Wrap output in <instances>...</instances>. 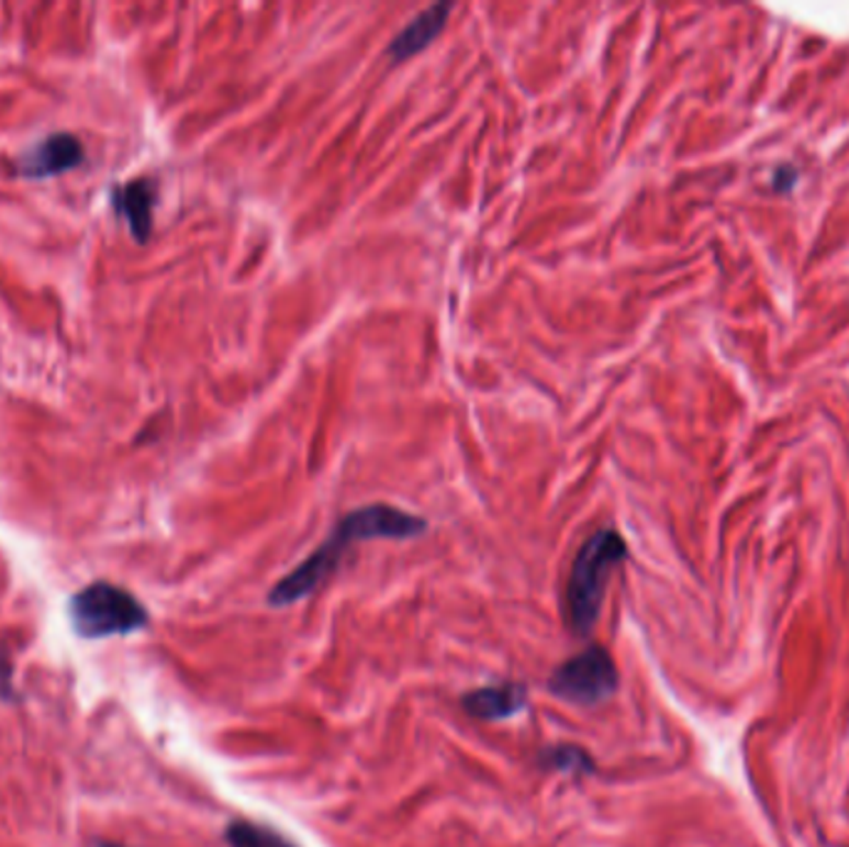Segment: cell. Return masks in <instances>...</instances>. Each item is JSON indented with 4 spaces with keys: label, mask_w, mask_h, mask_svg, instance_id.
<instances>
[{
    "label": "cell",
    "mask_w": 849,
    "mask_h": 847,
    "mask_svg": "<svg viewBox=\"0 0 849 847\" xmlns=\"http://www.w3.org/2000/svg\"><path fill=\"white\" fill-rule=\"evenodd\" d=\"M94 847H125V845H114V843H94Z\"/></svg>",
    "instance_id": "13"
},
{
    "label": "cell",
    "mask_w": 849,
    "mask_h": 847,
    "mask_svg": "<svg viewBox=\"0 0 849 847\" xmlns=\"http://www.w3.org/2000/svg\"><path fill=\"white\" fill-rule=\"evenodd\" d=\"M541 764L547 768L561 770V773H591L594 770V760L579 746H557L541 754Z\"/></svg>",
    "instance_id": "10"
},
{
    "label": "cell",
    "mask_w": 849,
    "mask_h": 847,
    "mask_svg": "<svg viewBox=\"0 0 849 847\" xmlns=\"http://www.w3.org/2000/svg\"><path fill=\"white\" fill-rule=\"evenodd\" d=\"M618 689V671L604 646L591 644L584 651L559 664L549 679V691L571 706H599Z\"/></svg>",
    "instance_id": "4"
},
{
    "label": "cell",
    "mask_w": 849,
    "mask_h": 847,
    "mask_svg": "<svg viewBox=\"0 0 849 847\" xmlns=\"http://www.w3.org/2000/svg\"><path fill=\"white\" fill-rule=\"evenodd\" d=\"M110 202L114 214L127 222L135 242L145 244L152 236V212H155L157 202V185L147 177L130 179L125 185L112 187Z\"/></svg>",
    "instance_id": "6"
},
{
    "label": "cell",
    "mask_w": 849,
    "mask_h": 847,
    "mask_svg": "<svg viewBox=\"0 0 849 847\" xmlns=\"http://www.w3.org/2000/svg\"><path fill=\"white\" fill-rule=\"evenodd\" d=\"M775 179H780V182H775L778 189H790L795 185V172L790 167H782V169H778Z\"/></svg>",
    "instance_id": "12"
},
{
    "label": "cell",
    "mask_w": 849,
    "mask_h": 847,
    "mask_svg": "<svg viewBox=\"0 0 849 847\" xmlns=\"http://www.w3.org/2000/svg\"><path fill=\"white\" fill-rule=\"evenodd\" d=\"M427 530V522L423 517L405 512L393 504L373 502L362 504L358 510H350L348 515H343L336 527L328 535V539L313 551L311 557L301 561L299 567L281 577L269 592V604L281 609L291 606L301 599H309L316 594L319 589L336 575L340 567L343 555L356 545V542L368 539H413L420 537Z\"/></svg>",
    "instance_id": "1"
},
{
    "label": "cell",
    "mask_w": 849,
    "mask_h": 847,
    "mask_svg": "<svg viewBox=\"0 0 849 847\" xmlns=\"http://www.w3.org/2000/svg\"><path fill=\"white\" fill-rule=\"evenodd\" d=\"M450 13H453L450 3H435L431 8H425V11H420L413 21H410L403 31L393 37V43L388 45L390 58L395 63H403L413 58V55L423 53L425 47L445 31V23L447 18H450Z\"/></svg>",
    "instance_id": "8"
},
{
    "label": "cell",
    "mask_w": 849,
    "mask_h": 847,
    "mask_svg": "<svg viewBox=\"0 0 849 847\" xmlns=\"http://www.w3.org/2000/svg\"><path fill=\"white\" fill-rule=\"evenodd\" d=\"M72 629L82 639H108L145 629L149 614L127 589L110 582H92L70 599Z\"/></svg>",
    "instance_id": "3"
},
{
    "label": "cell",
    "mask_w": 849,
    "mask_h": 847,
    "mask_svg": "<svg viewBox=\"0 0 849 847\" xmlns=\"http://www.w3.org/2000/svg\"><path fill=\"white\" fill-rule=\"evenodd\" d=\"M460 703L477 721H504L527 709L529 691L520 681H502L465 693Z\"/></svg>",
    "instance_id": "7"
},
{
    "label": "cell",
    "mask_w": 849,
    "mask_h": 847,
    "mask_svg": "<svg viewBox=\"0 0 849 847\" xmlns=\"http://www.w3.org/2000/svg\"><path fill=\"white\" fill-rule=\"evenodd\" d=\"M626 555L628 547L624 537L608 527L594 532L579 547L565 592V616L569 629L577 636H587L596 624L608 577Z\"/></svg>",
    "instance_id": "2"
},
{
    "label": "cell",
    "mask_w": 849,
    "mask_h": 847,
    "mask_svg": "<svg viewBox=\"0 0 849 847\" xmlns=\"http://www.w3.org/2000/svg\"><path fill=\"white\" fill-rule=\"evenodd\" d=\"M0 699H15L13 666L8 661L3 646H0Z\"/></svg>",
    "instance_id": "11"
},
{
    "label": "cell",
    "mask_w": 849,
    "mask_h": 847,
    "mask_svg": "<svg viewBox=\"0 0 849 847\" xmlns=\"http://www.w3.org/2000/svg\"><path fill=\"white\" fill-rule=\"evenodd\" d=\"M85 161V145L70 132H53L37 140L15 159V175L23 179H51L72 172Z\"/></svg>",
    "instance_id": "5"
},
{
    "label": "cell",
    "mask_w": 849,
    "mask_h": 847,
    "mask_svg": "<svg viewBox=\"0 0 849 847\" xmlns=\"http://www.w3.org/2000/svg\"><path fill=\"white\" fill-rule=\"evenodd\" d=\"M224 840L228 847H295L289 837L269 825L254 821H234L226 825Z\"/></svg>",
    "instance_id": "9"
}]
</instances>
